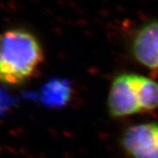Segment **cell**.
Masks as SVG:
<instances>
[{
  "instance_id": "6da1fadb",
  "label": "cell",
  "mask_w": 158,
  "mask_h": 158,
  "mask_svg": "<svg viewBox=\"0 0 158 158\" xmlns=\"http://www.w3.org/2000/svg\"><path fill=\"white\" fill-rule=\"evenodd\" d=\"M38 39L27 30L11 28L0 34V83L22 85L32 77L43 62Z\"/></svg>"
},
{
  "instance_id": "7a4b0ae2",
  "label": "cell",
  "mask_w": 158,
  "mask_h": 158,
  "mask_svg": "<svg viewBox=\"0 0 158 158\" xmlns=\"http://www.w3.org/2000/svg\"><path fill=\"white\" fill-rule=\"evenodd\" d=\"M107 110L113 118L141 113L137 74L122 73L113 79L107 95Z\"/></svg>"
},
{
  "instance_id": "3957f363",
  "label": "cell",
  "mask_w": 158,
  "mask_h": 158,
  "mask_svg": "<svg viewBox=\"0 0 158 158\" xmlns=\"http://www.w3.org/2000/svg\"><path fill=\"white\" fill-rule=\"evenodd\" d=\"M120 145L130 158H158V122L130 126L121 135Z\"/></svg>"
},
{
  "instance_id": "277c9868",
  "label": "cell",
  "mask_w": 158,
  "mask_h": 158,
  "mask_svg": "<svg viewBox=\"0 0 158 158\" xmlns=\"http://www.w3.org/2000/svg\"><path fill=\"white\" fill-rule=\"evenodd\" d=\"M132 55L146 68L158 71V20L143 25L135 34Z\"/></svg>"
},
{
  "instance_id": "5b68a950",
  "label": "cell",
  "mask_w": 158,
  "mask_h": 158,
  "mask_svg": "<svg viewBox=\"0 0 158 158\" xmlns=\"http://www.w3.org/2000/svg\"><path fill=\"white\" fill-rule=\"evenodd\" d=\"M137 85L140 93L142 113L154 111L158 108V83L153 79L137 74Z\"/></svg>"
}]
</instances>
